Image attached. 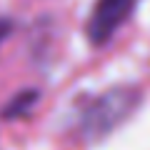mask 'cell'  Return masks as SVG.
<instances>
[{
  "instance_id": "6da1fadb",
  "label": "cell",
  "mask_w": 150,
  "mask_h": 150,
  "mask_svg": "<svg viewBox=\"0 0 150 150\" xmlns=\"http://www.w3.org/2000/svg\"><path fill=\"white\" fill-rule=\"evenodd\" d=\"M138 98L133 90H110L105 95H98L90 105H85V110L80 112V120H78V135L88 140H98L105 133H110L120 120L128 115L135 108Z\"/></svg>"
},
{
  "instance_id": "277c9868",
  "label": "cell",
  "mask_w": 150,
  "mask_h": 150,
  "mask_svg": "<svg viewBox=\"0 0 150 150\" xmlns=\"http://www.w3.org/2000/svg\"><path fill=\"white\" fill-rule=\"evenodd\" d=\"M10 30H13L10 20H5V18H0V43H3V40H5V38L10 35Z\"/></svg>"
},
{
  "instance_id": "3957f363",
  "label": "cell",
  "mask_w": 150,
  "mask_h": 150,
  "mask_svg": "<svg viewBox=\"0 0 150 150\" xmlns=\"http://www.w3.org/2000/svg\"><path fill=\"white\" fill-rule=\"evenodd\" d=\"M33 100H35V93H25V95H20V98H18V100H13V105H10V108H8V110H5V115H8V118H10L13 112H15V115H18V112H20V110H23V108H25V105H30Z\"/></svg>"
},
{
  "instance_id": "7a4b0ae2",
  "label": "cell",
  "mask_w": 150,
  "mask_h": 150,
  "mask_svg": "<svg viewBox=\"0 0 150 150\" xmlns=\"http://www.w3.org/2000/svg\"><path fill=\"white\" fill-rule=\"evenodd\" d=\"M135 0H98L95 10L88 20V38L90 43L103 45L110 40V35L128 20Z\"/></svg>"
}]
</instances>
